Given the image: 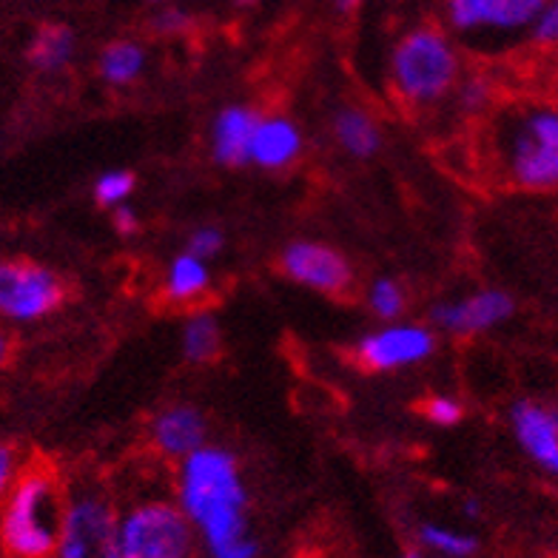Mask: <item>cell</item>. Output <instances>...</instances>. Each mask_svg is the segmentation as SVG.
I'll return each mask as SVG.
<instances>
[{
	"label": "cell",
	"instance_id": "cell-1",
	"mask_svg": "<svg viewBox=\"0 0 558 558\" xmlns=\"http://www.w3.org/2000/svg\"><path fill=\"white\" fill-rule=\"evenodd\" d=\"M171 496L194 527L206 558H259L251 530V493L234 450L203 445L174 464Z\"/></svg>",
	"mask_w": 558,
	"mask_h": 558
},
{
	"label": "cell",
	"instance_id": "cell-2",
	"mask_svg": "<svg viewBox=\"0 0 558 558\" xmlns=\"http://www.w3.org/2000/svg\"><path fill=\"white\" fill-rule=\"evenodd\" d=\"M487 166L515 192H558V100L522 97L499 106L485 129Z\"/></svg>",
	"mask_w": 558,
	"mask_h": 558
},
{
	"label": "cell",
	"instance_id": "cell-3",
	"mask_svg": "<svg viewBox=\"0 0 558 558\" xmlns=\"http://www.w3.org/2000/svg\"><path fill=\"white\" fill-rule=\"evenodd\" d=\"M66 485L49 464H29L0 499V550L7 558H52Z\"/></svg>",
	"mask_w": 558,
	"mask_h": 558
},
{
	"label": "cell",
	"instance_id": "cell-4",
	"mask_svg": "<svg viewBox=\"0 0 558 558\" xmlns=\"http://www.w3.org/2000/svg\"><path fill=\"white\" fill-rule=\"evenodd\" d=\"M393 95L411 109H434L462 81V54L448 29L422 23L393 44L388 66Z\"/></svg>",
	"mask_w": 558,
	"mask_h": 558
},
{
	"label": "cell",
	"instance_id": "cell-5",
	"mask_svg": "<svg viewBox=\"0 0 558 558\" xmlns=\"http://www.w3.org/2000/svg\"><path fill=\"white\" fill-rule=\"evenodd\" d=\"M194 527L169 490H137L120 501L118 558H194Z\"/></svg>",
	"mask_w": 558,
	"mask_h": 558
},
{
	"label": "cell",
	"instance_id": "cell-6",
	"mask_svg": "<svg viewBox=\"0 0 558 558\" xmlns=\"http://www.w3.org/2000/svg\"><path fill=\"white\" fill-rule=\"evenodd\" d=\"M120 499L95 476L72 478L63 493L52 558H118Z\"/></svg>",
	"mask_w": 558,
	"mask_h": 558
},
{
	"label": "cell",
	"instance_id": "cell-7",
	"mask_svg": "<svg viewBox=\"0 0 558 558\" xmlns=\"http://www.w3.org/2000/svg\"><path fill=\"white\" fill-rule=\"evenodd\" d=\"M66 302V282L35 259H0V319L40 323Z\"/></svg>",
	"mask_w": 558,
	"mask_h": 558
},
{
	"label": "cell",
	"instance_id": "cell-8",
	"mask_svg": "<svg viewBox=\"0 0 558 558\" xmlns=\"http://www.w3.org/2000/svg\"><path fill=\"white\" fill-rule=\"evenodd\" d=\"M436 331L427 323H383V328L367 331L353 345V360L367 374H399L408 367L425 365L436 353Z\"/></svg>",
	"mask_w": 558,
	"mask_h": 558
},
{
	"label": "cell",
	"instance_id": "cell-9",
	"mask_svg": "<svg viewBox=\"0 0 558 558\" xmlns=\"http://www.w3.org/2000/svg\"><path fill=\"white\" fill-rule=\"evenodd\" d=\"M279 268L294 286L308 288L314 294L342 296L356 282L351 259L333 245L316 240H294L279 254Z\"/></svg>",
	"mask_w": 558,
	"mask_h": 558
},
{
	"label": "cell",
	"instance_id": "cell-10",
	"mask_svg": "<svg viewBox=\"0 0 558 558\" xmlns=\"http://www.w3.org/2000/svg\"><path fill=\"white\" fill-rule=\"evenodd\" d=\"M515 314V300L501 288H476L462 296L445 300L430 311V325L450 337H482Z\"/></svg>",
	"mask_w": 558,
	"mask_h": 558
},
{
	"label": "cell",
	"instance_id": "cell-11",
	"mask_svg": "<svg viewBox=\"0 0 558 558\" xmlns=\"http://www.w3.org/2000/svg\"><path fill=\"white\" fill-rule=\"evenodd\" d=\"M544 0H445V21L456 35H522Z\"/></svg>",
	"mask_w": 558,
	"mask_h": 558
},
{
	"label": "cell",
	"instance_id": "cell-12",
	"mask_svg": "<svg viewBox=\"0 0 558 558\" xmlns=\"http://www.w3.org/2000/svg\"><path fill=\"white\" fill-rule=\"evenodd\" d=\"M513 441L542 473L558 478V408L542 399H515L507 411Z\"/></svg>",
	"mask_w": 558,
	"mask_h": 558
},
{
	"label": "cell",
	"instance_id": "cell-13",
	"mask_svg": "<svg viewBox=\"0 0 558 558\" xmlns=\"http://www.w3.org/2000/svg\"><path fill=\"white\" fill-rule=\"evenodd\" d=\"M148 445L166 462H180L208 445V416L197 404L171 402L148 422Z\"/></svg>",
	"mask_w": 558,
	"mask_h": 558
},
{
	"label": "cell",
	"instance_id": "cell-14",
	"mask_svg": "<svg viewBox=\"0 0 558 558\" xmlns=\"http://www.w3.org/2000/svg\"><path fill=\"white\" fill-rule=\"evenodd\" d=\"M305 151V134L300 123L288 114H265L259 118L248 148V166L263 171H286L291 169Z\"/></svg>",
	"mask_w": 558,
	"mask_h": 558
},
{
	"label": "cell",
	"instance_id": "cell-15",
	"mask_svg": "<svg viewBox=\"0 0 558 558\" xmlns=\"http://www.w3.org/2000/svg\"><path fill=\"white\" fill-rule=\"evenodd\" d=\"M263 111L248 104L222 106L211 118L208 129V151L217 166L226 169H245L248 166V148L254 129H257Z\"/></svg>",
	"mask_w": 558,
	"mask_h": 558
},
{
	"label": "cell",
	"instance_id": "cell-16",
	"mask_svg": "<svg viewBox=\"0 0 558 558\" xmlns=\"http://www.w3.org/2000/svg\"><path fill=\"white\" fill-rule=\"evenodd\" d=\"M211 288V265L192 251H177L162 271V296L174 305H194Z\"/></svg>",
	"mask_w": 558,
	"mask_h": 558
},
{
	"label": "cell",
	"instance_id": "cell-17",
	"mask_svg": "<svg viewBox=\"0 0 558 558\" xmlns=\"http://www.w3.org/2000/svg\"><path fill=\"white\" fill-rule=\"evenodd\" d=\"M331 134L348 157L367 160L383 148V125L360 106H342L331 118Z\"/></svg>",
	"mask_w": 558,
	"mask_h": 558
},
{
	"label": "cell",
	"instance_id": "cell-18",
	"mask_svg": "<svg viewBox=\"0 0 558 558\" xmlns=\"http://www.w3.org/2000/svg\"><path fill=\"white\" fill-rule=\"evenodd\" d=\"M77 54V35L66 23H44L26 46L29 66L40 74H58L72 66Z\"/></svg>",
	"mask_w": 558,
	"mask_h": 558
},
{
	"label": "cell",
	"instance_id": "cell-19",
	"mask_svg": "<svg viewBox=\"0 0 558 558\" xmlns=\"http://www.w3.org/2000/svg\"><path fill=\"white\" fill-rule=\"evenodd\" d=\"M148 52L143 44L132 40V37H120L104 46V52L97 58V77L111 88H125L146 74Z\"/></svg>",
	"mask_w": 558,
	"mask_h": 558
},
{
	"label": "cell",
	"instance_id": "cell-20",
	"mask_svg": "<svg viewBox=\"0 0 558 558\" xmlns=\"http://www.w3.org/2000/svg\"><path fill=\"white\" fill-rule=\"evenodd\" d=\"M222 351V328L217 314L197 308L180 328V353L189 365H211Z\"/></svg>",
	"mask_w": 558,
	"mask_h": 558
},
{
	"label": "cell",
	"instance_id": "cell-21",
	"mask_svg": "<svg viewBox=\"0 0 558 558\" xmlns=\"http://www.w3.org/2000/svg\"><path fill=\"white\" fill-rule=\"evenodd\" d=\"M416 544L436 558H473L478 553V536L471 530L441 522H422L416 527Z\"/></svg>",
	"mask_w": 558,
	"mask_h": 558
},
{
	"label": "cell",
	"instance_id": "cell-22",
	"mask_svg": "<svg viewBox=\"0 0 558 558\" xmlns=\"http://www.w3.org/2000/svg\"><path fill=\"white\" fill-rule=\"evenodd\" d=\"M365 305L379 323H397L408 311V291L399 279L376 277L365 288Z\"/></svg>",
	"mask_w": 558,
	"mask_h": 558
},
{
	"label": "cell",
	"instance_id": "cell-23",
	"mask_svg": "<svg viewBox=\"0 0 558 558\" xmlns=\"http://www.w3.org/2000/svg\"><path fill=\"white\" fill-rule=\"evenodd\" d=\"M456 109L468 114V118H478V114H487L493 109V100H496V88L487 74H468L462 81L456 83L453 88Z\"/></svg>",
	"mask_w": 558,
	"mask_h": 558
},
{
	"label": "cell",
	"instance_id": "cell-24",
	"mask_svg": "<svg viewBox=\"0 0 558 558\" xmlns=\"http://www.w3.org/2000/svg\"><path fill=\"white\" fill-rule=\"evenodd\" d=\"M137 189V180H134L132 171L125 169H109L97 177L95 185H92V197L100 208H118L123 203H129Z\"/></svg>",
	"mask_w": 558,
	"mask_h": 558
},
{
	"label": "cell",
	"instance_id": "cell-25",
	"mask_svg": "<svg viewBox=\"0 0 558 558\" xmlns=\"http://www.w3.org/2000/svg\"><path fill=\"white\" fill-rule=\"evenodd\" d=\"M422 416L434 427H456L464 418V402L450 393H434L422 402Z\"/></svg>",
	"mask_w": 558,
	"mask_h": 558
},
{
	"label": "cell",
	"instance_id": "cell-26",
	"mask_svg": "<svg viewBox=\"0 0 558 558\" xmlns=\"http://www.w3.org/2000/svg\"><path fill=\"white\" fill-rule=\"evenodd\" d=\"M527 35L542 52H558V0H544Z\"/></svg>",
	"mask_w": 558,
	"mask_h": 558
},
{
	"label": "cell",
	"instance_id": "cell-27",
	"mask_svg": "<svg viewBox=\"0 0 558 558\" xmlns=\"http://www.w3.org/2000/svg\"><path fill=\"white\" fill-rule=\"evenodd\" d=\"M222 248H226V234H222V228L217 226L192 228V231H189V240H185V251H192V254L208 259V263H211L214 257H220Z\"/></svg>",
	"mask_w": 558,
	"mask_h": 558
},
{
	"label": "cell",
	"instance_id": "cell-28",
	"mask_svg": "<svg viewBox=\"0 0 558 558\" xmlns=\"http://www.w3.org/2000/svg\"><path fill=\"white\" fill-rule=\"evenodd\" d=\"M194 26V17L185 9L174 7V3H160V9L151 17V32L162 37H177Z\"/></svg>",
	"mask_w": 558,
	"mask_h": 558
},
{
	"label": "cell",
	"instance_id": "cell-29",
	"mask_svg": "<svg viewBox=\"0 0 558 558\" xmlns=\"http://www.w3.org/2000/svg\"><path fill=\"white\" fill-rule=\"evenodd\" d=\"M21 471H23V462L15 445L0 441V499L7 496L9 487L15 485V478Z\"/></svg>",
	"mask_w": 558,
	"mask_h": 558
},
{
	"label": "cell",
	"instance_id": "cell-30",
	"mask_svg": "<svg viewBox=\"0 0 558 558\" xmlns=\"http://www.w3.org/2000/svg\"><path fill=\"white\" fill-rule=\"evenodd\" d=\"M111 226H114V231L120 236H134L140 231V226H143V220H140V214L132 208V203H123V206L111 208Z\"/></svg>",
	"mask_w": 558,
	"mask_h": 558
},
{
	"label": "cell",
	"instance_id": "cell-31",
	"mask_svg": "<svg viewBox=\"0 0 558 558\" xmlns=\"http://www.w3.org/2000/svg\"><path fill=\"white\" fill-rule=\"evenodd\" d=\"M462 513L468 515V519H478V515H482V505H478L476 499H464Z\"/></svg>",
	"mask_w": 558,
	"mask_h": 558
},
{
	"label": "cell",
	"instance_id": "cell-32",
	"mask_svg": "<svg viewBox=\"0 0 558 558\" xmlns=\"http://www.w3.org/2000/svg\"><path fill=\"white\" fill-rule=\"evenodd\" d=\"M9 353H12V339L7 333H0V365H7Z\"/></svg>",
	"mask_w": 558,
	"mask_h": 558
},
{
	"label": "cell",
	"instance_id": "cell-33",
	"mask_svg": "<svg viewBox=\"0 0 558 558\" xmlns=\"http://www.w3.org/2000/svg\"><path fill=\"white\" fill-rule=\"evenodd\" d=\"M393 558H427V553L422 550L418 544H413V547H404V550L399 553V556H393Z\"/></svg>",
	"mask_w": 558,
	"mask_h": 558
},
{
	"label": "cell",
	"instance_id": "cell-34",
	"mask_svg": "<svg viewBox=\"0 0 558 558\" xmlns=\"http://www.w3.org/2000/svg\"><path fill=\"white\" fill-rule=\"evenodd\" d=\"M362 0H337V9L342 12V15H348V12H353V9L360 7Z\"/></svg>",
	"mask_w": 558,
	"mask_h": 558
},
{
	"label": "cell",
	"instance_id": "cell-35",
	"mask_svg": "<svg viewBox=\"0 0 558 558\" xmlns=\"http://www.w3.org/2000/svg\"><path fill=\"white\" fill-rule=\"evenodd\" d=\"M257 3H259V0H234L236 9H254Z\"/></svg>",
	"mask_w": 558,
	"mask_h": 558
},
{
	"label": "cell",
	"instance_id": "cell-36",
	"mask_svg": "<svg viewBox=\"0 0 558 558\" xmlns=\"http://www.w3.org/2000/svg\"><path fill=\"white\" fill-rule=\"evenodd\" d=\"M151 3H174V0H151Z\"/></svg>",
	"mask_w": 558,
	"mask_h": 558
},
{
	"label": "cell",
	"instance_id": "cell-37",
	"mask_svg": "<svg viewBox=\"0 0 558 558\" xmlns=\"http://www.w3.org/2000/svg\"><path fill=\"white\" fill-rule=\"evenodd\" d=\"M556 83H558V69H556Z\"/></svg>",
	"mask_w": 558,
	"mask_h": 558
}]
</instances>
